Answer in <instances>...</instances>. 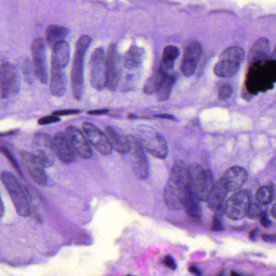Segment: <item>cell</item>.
<instances>
[{"label":"cell","instance_id":"6da1fadb","mask_svg":"<svg viewBox=\"0 0 276 276\" xmlns=\"http://www.w3.org/2000/svg\"><path fill=\"white\" fill-rule=\"evenodd\" d=\"M191 190L189 166L178 160L172 166L170 176L164 191V200L171 210L183 209L185 200Z\"/></svg>","mask_w":276,"mask_h":276},{"label":"cell","instance_id":"7a4b0ae2","mask_svg":"<svg viewBox=\"0 0 276 276\" xmlns=\"http://www.w3.org/2000/svg\"><path fill=\"white\" fill-rule=\"evenodd\" d=\"M1 180L5 188L8 191L18 215L23 217L29 216L31 214L29 198L17 178L12 173L3 171L1 173Z\"/></svg>","mask_w":276,"mask_h":276},{"label":"cell","instance_id":"3957f363","mask_svg":"<svg viewBox=\"0 0 276 276\" xmlns=\"http://www.w3.org/2000/svg\"><path fill=\"white\" fill-rule=\"evenodd\" d=\"M91 38L82 36L77 42L75 56L73 60L71 70L73 94L76 100H80L83 93V59L88 46L91 43Z\"/></svg>","mask_w":276,"mask_h":276},{"label":"cell","instance_id":"277c9868","mask_svg":"<svg viewBox=\"0 0 276 276\" xmlns=\"http://www.w3.org/2000/svg\"><path fill=\"white\" fill-rule=\"evenodd\" d=\"M138 139L148 153L154 157L165 159L169 153L168 145L162 135L147 125L138 127Z\"/></svg>","mask_w":276,"mask_h":276},{"label":"cell","instance_id":"5b68a950","mask_svg":"<svg viewBox=\"0 0 276 276\" xmlns=\"http://www.w3.org/2000/svg\"><path fill=\"white\" fill-rule=\"evenodd\" d=\"M189 173L191 190L201 201H206L214 184L211 173L204 169L200 164H193L189 166Z\"/></svg>","mask_w":276,"mask_h":276},{"label":"cell","instance_id":"8992f818","mask_svg":"<svg viewBox=\"0 0 276 276\" xmlns=\"http://www.w3.org/2000/svg\"><path fill=\"white\" fill-rule=\"evenodd\" d=\"M90 82L97 90L106 87V56L102 48H97L92 52L90 60Z\"/></svg>","mask_w":276,"mask_h":276},{"label":"cell","instance_id":"52a82bcc","mask_svg":"<svg viewBox=\"0 0 276 276\" xmlns=\"http://www.w3.org/2000/svg\"><path fill=\"white\" fill-rule=\"evenodd\" d=\"M127 138L129 141V153L132 156L133 171L139 179L146 180L149 177V164L142 149L143 147L134 136H128Z\"/></svg>","mask_w":276,"mask_h":276},{"label":"cell","instance_id":"ba28073f","mask_svg":"<svg viewBox=\"0 0 276 276\" xmlns=\"http://www.w3.org/2000/svg\"><path fill=\"white\" fill-rule=\"evenodd\" d=\"M250 204V193L249 191L236 192L224 204V214L234 220L242 219L246 215Z\"/></svg>","mask_w":276,"mask_h":276},{"label":"cell","instance_id":"9c48e42d","mask_svg":"<svg viewBox=\"0 0 276 276\" xmlns=\"http://www.w3.org/2000/svg\"><path fill=\"white\" fill-rule=\"evenodd\" d=\"M33 153L39 159L46 168H50L55 163V154L53 141L48 135L37 133L33 137Z\"/></svg>","mask_w":276,"mask_h":276},{"label":"cell","instance_id":"30bf717a","mask_svg":"<svg viewBox=\"0 0 276 276\" xmlns=\"http://www.w3.org/2000/svg\"><path fill=\"white\" fill-rule=\"evenodd\" d=\"M83 132L90 145L99 153L108 156L112 152V145L106 134H104L97 126L90 123L83 124Z\"/></svg>","mask_w":276,"mask_h":276},{"label":"cell","instance_id":"8fae6325","mask_svg":"<svg viewBox=\"0 0 276 276\" xmlns=\"http://www.w3.org/2000/svg\"><path fill=\"white\" fill-rule=\"evenodd\" d=\"M31 52L33 57V73L42 83H47L46 51L43 40L35 38L32 42Z\"/></svg>","mask_w":276,"mask_h":276},{"label":"cell","instance_id":"7c38bea8","mask_svg":"<svg viewBox=\"0 0 276 276\" xmlns=\"http://www.w3.org/2000/svg\"><path fill=\"white\" fill-rule=\"evenodd\" d=\"M121 62L117 46L110 45L106 55V75L108 89L114 91L119 86L121 79Z\"/></svg>","mask_w":276,"mask_h":276},{"label":"cell","instance_id":"4fadbf2b","mask_svg":"<svg viewBox=\"0 0 276 276\" xmlns=\"http://www.w3.org/2000/svg\"><path fill=\"white\" fill-rule=\"evenodd\" d=\"M20 155L23 164L32 179L40 186L46 184L48 178L45 171L46 167L40 161L39 159L34 154L28 151H20Z\"/></svg>","mask_w":276,"mask_h":276},{"label":"cell","instance_id":"5bb4252c","mask_svg":"<svg viewBox=\"0 0 276 276\" xmlns=\"http://www.w3.org/2000/svg\"><path fill=\"white\" fill-rule=\"evenodd\" d=\"M203 53V47L197 41H191L185 50L181 70L185 76L190 77L195 74L198 64Z\"/></svg>","mask_w":276,"mask_h":276},{"label":"cell","instance_id":"9a60e30c","mask_svg":"<svg viewBox=\"0 0 276 276\" xmlns=\"http://www.w3.org/2000/svg\"><path fill=\"white\" fill-rule=\"evenodd\" d=\"M52 141L55 156H57L62 162L66 164L75 162L77 159V154L68 140L66 133L58 132L53 137Z\"/></svg>","mask_w":276,"mask_h":276},{"label":"cell","instance_id":"2e32d148","mask_svg":"<svg viewBox=\"0 0 276 276\" xmlns=\"http://www.w3.org/2000/svg\"><path fill=\"white\" fill-rule=\"evenodd\" d=\"M65 133L77 156L82 159H89L92 156L91 145L86 136L79 129L75 127H68Z\"/></svg>","mask_w":276,"mask_h":276},{"label":"cell","instance_id":"e0dca14e","mask_svg":"<svg viewBox=\"0 0 276 276\" xmlns=\"http://www.w3.org/2000/svg\"><path fill=\"white\" fill-rule=\"evenodd\" d=\"M18 89V73L13 65L3 64L1 67V97L6 98Z\"/></svg>","mask_w":276,"mask_h":276},{"label":"cell","instance_id":"ac0fdd59","mask_svg":"<svg viewBox=\"0 0 276 276\" xmlns=\"http://www.w3.org/2000/svg\"><path fill=\"white\" fill-rule=\"evenodd\" d=\"M247 172L246 169L239 166H233L228 169L222 176V183L225 186L228 192L236 191L246 182Z\"/></svg>","mask_w":276,"mask_h":276},{"label":"cell","instance_id":"d6986e66","mask_svg":"<svg viewBox=\"0 0 276 276\" xmlns=\"http://www.w3.org/2000/svg\"><path fill=\"white\" fill-rule=\"evenodd\" d=\"M228 191L226 188L221 181L215 182L213 184L212 187L210 189L207 198V206L210 210L217 211L219 209L223 207L224 200L226 196L228 195Z\"/></svg>","mask_w":276,"mask_h":276},{"label":"cell","instance_id":"ffe728a7","mask_svg":"<svg viewBox=\"0 0 276 276\" xmlns=\"http://www.w3.org/2000/svg\"><path fill=\"white\" fill-rule=\"evenodd\" d=\"M270 51V42L268 38H261L254 42L249 54L250 65L263 63L267 60Z\"/></svg>","mask_w":276,"mask_h":276},{"label":"cell","instance_id":"44dd1931","mask_svg":"<svg viewBox=\"0 0 276 276\" xmlns=\"http://www.w3.org/2000/svg\"><path fill=\"white\" fill-rule=\"evenodd\" d=\"M105 134L107 136L110 143L112 145L114 149L116 150L119 153L122 155H127L129 153L130 145L127 136L120 134L114 127H105Z\"/></svg>","mask_w":276,"mask_h":276},{"label":"cell","instance_id":"7402d4cb","mask_svg":"<svg viewBox=\"0 0 276 276\" xmlns=\"http://www.w3.org/2000/svg\"><path fill=\"white\" fill-rule=\"evenodd\" d=\"M51 91L55 97H62L66 92V75L64 69L51 66Z\"/></svg>","mask_w":276,"mask_h":276},{"label":"cell","instance_id":"603a6c76","mask_svg":"<svg viewBox=\"0 0 276 276\" xmlns=\"http://www.w3.org/2000/svg\"><path fill=\"white\" fill-rule=\"evenodd\" d=\"M70 61V47L65 41L59 42L53 47L51 66L66 68Z\"/></svg>","mask_w":276,"mask_h":276},{"label":"cell","instance_id":"cb8c5ba5","mask_svg":"<svg viewBox=\"0 0 276 276\" xmlns=\"http://www.w3.org/2000/svg\"><path fill=\"white\" fill-rule=\"evenodd\" d=\"M201 200L195 195L193 191H191L185 200L183 209L189 217L195 220H200L202 217Z\"/></svg>","mask_w":276,"mask_h":276},{"label":"cell","instance_id":"d4e9b609","mask_svg":"<svg viewBox=\"0 0 276 276\" xmlns=\"http://www.w3.org/2000/svg\"><path fill=\"white\" fill-rule=\"evenodd\" d=\"M240 64L229 60H220L214 67V73L220 78H229L238 72Z\"/></svg>","mask_w":276,"mask_h":276},{"label":"cell","instance_id":"484cf974","mask_svg":"<svg viewBox=\"0 0 276 276\" xmlns=\"http://www.w3.org/2000/svg\"><path fill=\"white\" fill-rule=\"evenodd\" d=\"M179 55V49L177 46H166L163 51L162 60L160 63V68H161L164 72L169 74V71L173 70L174 63Z\"/></svg>","mask_w":276,"mask_h":276},{"label":"cell","instance_id":"4316f807","mask_svg":"<svg viewBox=\"0 0 276 276\" xmlns=\"http://www.w3.org/2000/svg\"><path fill=\"white\" fill-rule=\"evenodd\" d=\"M68 29L66 27L59 25H49L46 29V41L49 46L54 47L59 42H63L67 38Z\"/></svg>","mask_w":276,"mask_h":276},{"label":"cell","instance_id":"83f0119b","mask_svg":"<svg viewBox=\"0 0 276 276\" xmlns=\"http://www.w3.org/2000/svg\"><path fill=\"white\" fill-rule=\"evenodd\" d=\"M143 50L138 46H132L124 57V65L128 69H135L140 66L143 60Z\"/></svg>","mask_w":276,"mask_h":276},{"label":"cell","instance_id":"f1b7e54d","mask_svg":"<svg viewBox=\"0 0 276 276\" xmlns=\"http://www.w3.org/2000/svg\"><path fill=\"white\" fill-rule=\"evenodd\" d=\"M166 75L168 74L164 72L161 68H159L156 72H154L153 75L149 77L145 83L144 88H143L145 93L151 95L153 94L155 92H157Z\"/></svg>","mask_w":276,"mask_h":276},{"label":"cell","instance_id":"f546056e","mask_svg":"<svg viewBox=\"0 0 276 276\" xmlns=\"http://www.w3.org/2000/svg\"><path fill=\"white\" fill-rule=\"evenodd\" d=\"M219 60H229L241 65L245 60V52L240 46H229L219 55Z\"/></svg>","mask_w":276,"mask_h":276},{"label":"cell","instance_id":"4dcf8cb0","mask_svg":"<svg viewBox=\"0 0 276 276\" xmlns=\"http://www.w3.org/2000/svg\"><path fill=\"white\" fill-rule=\"evenodd\" d=\"M175 76L168 74L164 78L162 84L157 91V99L159 101H168L171 94L172 89L175 83Z\"/></svg>","mask_w":276,"mask_h":276},{"label":"cell","instance_id":"1f68e13d","mask_svg":"<svg viewBox=\"0 0 276 276\" xmlns=\"http://www.w3.org/2000/svg\"><path fill=\"white\" fill-rule=\"evenodd\" d=\"M256 198L259 204L262 205H268L274 199L273 189L269 186L262 187L261 188L259 189V191H257Z\"/></svg>","mask_w":276,"mask_h":276},{"label":"cell","instance_id":"d6a6232c","mask_svg":"<svg viewBox=\"0 0 276 276\" xmlns=\"http://www.w3.org/2000/svg\"><path fill=\"white\" fill-rule=\"evenodd\" d=\"M1 151H2V153L6 156L7 160H9V162L11 163V165L13 166L14 169H15V171L19 173V175L21 177V178H24V176H23L22 170L20 169V167L19 166V164H18L17 161L15 160V158L14 157L13 155L11 153V151L8 149V147L7 146H4V145H1Z\"/></svg>","mask_w":276,"mask_h":276},{"label":"cell","instance_id":"836d02e7","mask_svg":"<svg viewBox=\"0 0 276 276\" xmlns=\"http://www.w3.org/2000/svg\"><path fill=\"white\" fill-rule=\"evenodd\" d=\"M263 212V209L259 204L251 203L248 207L246 216L251 219H260Z\"/></svg>","mask_w":276,"mask_h":276},{"label":"cell","instance_id":"e575fe53","mask_svg":"<svg viewBox=\"0 0 276 276\" xmlns=\"http://www.w3.org/2000/svg\"><path fill=\"white\" fill-rule=\"evenodd\" d=\"M215 212H216V214H215L214 219H213L211 230L214 231V232H221V231L224 230V226H223L221 220L222 215H223V213H224V207L215 211Z\"/></svg>","mask_w":276,"mask_h":276},{"label":"cell","instance_id":"d590c367","mask_svg":"<svg viewBox=\"0 0 276 276\" xmlns=\"http://www.w3.org/2000/svg\"><path fill=\"white\" fill-rule=\"evenodd\" d=\"M232 92H233L232 86L228 83H224V84H222V85L219 87L218 96H219V98L220 99L221 101H224L226 99H228V97H230Z\"/></svg>","mask_w":276,"mask_h":276},{"label":"cell","instance_id":"8d00e7d4","mask_svg":"<svg viewBox=\"0 0 276 276\" xmlns=\"http://www.w3.org/2000/svg\"><path fill=\"white\" fill-rule=\"evenodd\" d=\"M60 119L57 115H51V116H46L44 118H42L38 120V124L40 125H49V124H52V123H58L60 122Z\"/></svg>","mask_w":276,"mask_h":276},{"label":"cell","instance_id":"74e56055","mask_svg":"<svg viewBox=\"0 0 276 276\" xmlns=\"http://www.w3.org/2000/svg\"><path fill=\"white\" fill-rule=\"evenodd\" d=\"M163 264L165 267H167V268H169V269L173 270V271H174L177 268V265H176L174 259L171 256H169V255L164 257V259H163Z\"/></svg>","mask_w":276,"mask_h":276},{"label":"cell","instance_id":"f35d334b","mask_svg":"<svg viewBox=\"0 0 276 276\" xmlns=\"http://www.w3.org/2000/svg\"><path fill=\"white\" fill-rule=\"evenodd\" d=\"M80 113V110H60V111H55L53 113V114L57 115V116H63V115H75Z\"/></svg>","mask_w":276,"mask_h":276},{"label":"cell","instance_id":"ab89813d","mask_svg":"<svg viewBox=\"0 0 276 276\" xmlns=\"http://www.w3.org/2000/svg\"><path fill=\"white\" fill-rule=\"evenodd\" d=\"M259 219H260V223H261L262 225H263L264 228H269V227L272 226V221H271L269 218H268V212L263 211Z\"/></svg>","mask_w":276,"mask_h":276},{"label":"cell","instance_id":"60d3db41","mask_svg":"<svg viewBox=\"0 0 276 276\" xmlns=\"http://www.w3.org/2000/svg\"><path fill=\"white\" fill-rule=\"evenodd\" d=\"M33 70V68H31L30 65H29V62L28 59L26 58V60H24V64H23V71H24V74L27 78H29L31 75V71Z\"/></svg>","mask_w":276,"mask_h":276},{"label":"cell","instance_id":"b9f144b4","mask_svg":"<svg viewBox=\"0 0 276 276\" xmlns=\"http://www.w3.org/2000/svg\"><path fill=\"white\" fill-rule=\"evenodd\" d=\"M262 239L266 242H275L276 241V234H263L262 235Z\"/></svg>","mask_w":276,"mask_h":276},{"label":"cell","instance_id":"7bdbcfd3","mask_svg":"<svg viewBox=\"0 0 276 276\" xmlns=\"http://www.w3.org/2000/svg\"><path fill=\"white\" fill-rule=\"evenodd\" d=\"M154 117H155V118H157V119H169V120L177 121V119H176L175 117L173 116L171 114H156V115H155Z\"/></svg>","mask_w":276,"mask_h":276},{"label":"cell","instance_id":"ee69618b","mask_svg":"<svg viewBox=\"0 0 276 276\" xmlns=\"http://www.w3.org/2000/svg\"><path fill=\"white\" fill-rule=\"evenodd\" d=\"M109 112L108 110H92V111H88V114L90 115H102V114H107Z\"/></svg>","mask_w":276,"mask_h":276},{"label":"cell","instance_id":"f6af8a7d","mask_svg":"<svg viewBox=\"0 0 276 276\" xmlns=\"http://www.w3.org/2000/svg\"><path fill=\"white\" fill-rule=\"evenodd\" d=\"M189 271L192 274L196 275V276H201L203 274V272L200 271V268H198L197 267L195 266H191V268H189Z\"/></svg>","mask_w":276,"mask_h":276},{"label":"cell","instance_id":"bcb514c9","mask_svg":"<svg viewBox=\"0 0 276 276\" xmlns=\"http://www.w3.org/2000/svg\"><path fill=\"white\" fill-rule=\"evenodd\" d=\"M258 234H259V229H254V230L251 231L250 233V240L253 241H256Z\"/></svg>","mask_w":276,"mask_h":276},{"label":"cell","instance_id":"7dc6e473","mask_svg":"<svg viewBox=\"0 0 276 276\" xmlns=\"http://www.w3.org/2000/svg\"><path fill=\"white\" fill-rule=\"evenodd\" d=\"M271 214H272V216L276 219V206L272 207V210H271Z\"/></svg>","mask_w":276,"mask_h":276},{"label":"cell","instance_id":"c3c4849f","mask_svg":"<svg viewBox=\"0 0 276 276\" xmlns=\"http://www.w3.org/2000/svg\"><path fill=\"white\" fill-rule=\"evenodd\" d=\"M272 60L276 61V48H275L274 51H273V53H272Z\"/></svg>","mask_w":276,"mask_h":276}]
</instances>
